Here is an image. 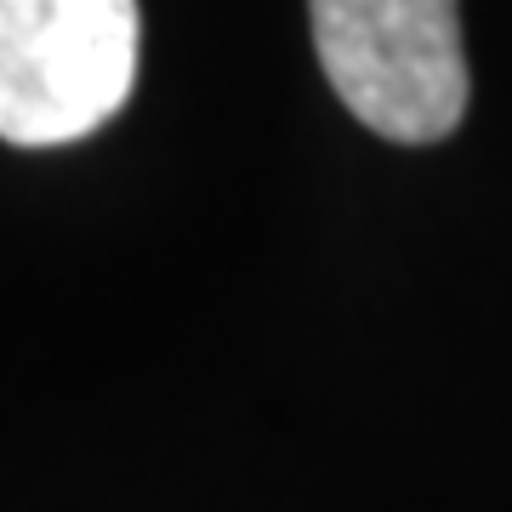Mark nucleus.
I'll list each match as a JSON object with an SVG mask.
<instances>
[{
  "mask_svg": "<svg viewBox=\"0 0 512 512\" xmlns=\"http://www.w3.org/2000/svg\"><path fill=\"white\" fill-rule=\"evenodd\" d=\"M330 92L387 143H439L467 114L461 0H308Z\"/></svg>",
  "mask_w": 512,
  "mask_h": 512,
  "instance_id": "nucleus-1",
  "label": "nucleus"
},
{
  "mask_svg": "<svg viewBox=\"0 0 512 512\" xmlns=\"http://www.w3.org/2000/svg\"><path fill=\"white\" fill-rule=\"evenodd\" d=\"M137 0H0V137L63 148L126 109L137 86Z\"/></svg>",
  "mask_w": 512,
  "mask_h": 512,
  "instance_id": "nucleus-2",
  "label": "nucleus"
}]
</instances>
